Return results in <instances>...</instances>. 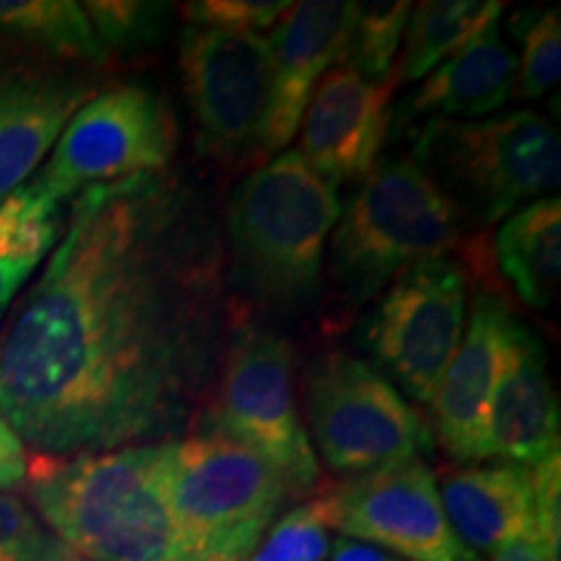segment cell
<instances>
[{
	"label": "cell",
	"instance_id": "1",
	"mask_svg": "<svg viewBox=\"0 0 561 561\" xmlns=\"http://www.w3.org/2000/svg\"><path fill=\"white\" fill-rule=\"evenodd\" d=\"M229 322L193 187L167 170L89 187L0 325V413L53 458L170 437L208 398Z\"/></svg>",
	"mask_w": 561,
	"mask_h": 561
},
{
	"label": "cell",
	"instance_id": "2",
	"mask_svg": "<svg viewBox=\"0 0 561 561\" xmlns=\"http://www.w3.org/2000/svg\"><path fill=\"white\" fill-rule=\"evenodd\" d=\"M34 507L83 561H178L164 496V442L26 466Z\"/></svg>",
	"mask_w": 561,
	"mask_h": 561
},
{
	"label": "cell",
	"instance_id": "3",
	"mask_svg": "<svg viewBox=\"0 0 561 561\" xmlns=\"http://www.w3.org/2000/svg\"><path fill=\"white\" fill-rule=\"evenodd\" d=\"M341 208L333 182L299 151H278L231 193V276L273 312L307 307L318 297L322 252Z\"/></svg>",
	"mask_w": 561,
	"mask_h": 561
},
{
	"label": "cell",
	"instance_id": "4",
	"mask_svg": "<svg viewBox=\"0 0 561 561\" xmlns=\"http://www.w3.org/2000/svg\"><path fill=\"white\" fill-rule=\"evenodd\" d=\"M164 496L178 561H244L294 494L261 453L201 421L164 442Z\"/></svg>",
	"mask_w": 561,
	"mask_h": 561
},
{
	"label": "cell",
	"instance_id": "5",
	"mask_svg": "<svg viewBox=\"0 0 561 561\" xmlns=\"http://www.w3.org/2000/svg\"><path fill=\"white\" fill-rule=\"evenodd\" d=\"M413 161L453 203L458 219L491 227L561 180V138L533 110L486 121H430Z\"/></svg>",
	"mask_w": 561,
	"mask_h": 561
},
{
	"label": "cell",
	"instance_id": "6",
	"mask_svg": "<svg viewBox=\"0 0 561 561\" xmlns=\"http://www.w3.org/2000/svg\"><path fill=\"white\" fill-rule=\"evenodd\" d=\"M458 240V214L430 174L411 157L380 161L341 208L335 286L346 305H362L409 265L442 257Z\"/></svg>",
	"mask_w": 561,
	"mask_h": 561
},
{
	"label": "cell",
	"instance_id": "7",
	"mask_svg": "<svg viewBox=\"0 0 561 561\" xmlns=\"http://www.w3.org/2000/svg\"><path fill=\"white\" fill-rule=\"evenodd\" d=\"M201 421L261 453L291 494L320 483L318 455L299 416L297 351L284 335L250 322L231 325L214 401Z\"/></svg>",
	"mask_w": 561,
	"mask_h": 561
},
{
	"label": "cell",
	"instance_id": "8",
	"mask_svg": "<svg viewBox=\"0 0 561 561\" xmlns=\"http://www.w3.org/2000/svg\"><path fill=\"white\" fill-rule=\"evenodd\" d=\"M305 403L314 447L339 473L382 471L421 458L432 445L430 424L396 385L341 351L320 356L307 371Z\"/></svg>",
	"mask_w": 561,
	"mask_h": 561
},
{
	"label": "cell",
	"instance_id": "9",
	"mask_svg": "<svg viewBox=\"0 0 561 561\" xmlns=\"http://www.w3.org/2000/svg\"><path fill=\"white\" fill-rule=\"evenodd\" d=\"M178 123L159 91L123 83L73 112L37 182L60 203L89 187L164 172Z\"/></svg>",
	"mask_w": 561,
	"mask_h": 561
},
{
	"label": "cell",
	"instance_id": "10",
	"mask_svg": "<svg viewBox=\"0 0 561 561\" xmlns=\"http://www.w3.org/2000/svg\"><path fill=\"white\" fill-rule=\"evenodd\" d=\"M466 307L462 265L445 255L413 263L388 284L364 328V343L411 398L432 403L466 333Z\"/></svg>",
	"mask_w": 561,
	"mask_h": 561
},
{
	"label": "cell",
	"instance_id": "11",
	"mask_svg": "<svg viewBox=\"0 0 561 561\" xmlns=\"http://www.w3.org/2000/svg\"><path fill=\"white\" fill-rule=\"evenodd\" d=\"M180 70L203 153L240 161L263 151L273 60L261 34L187 24Z\"/></svg>",
	"mask_w": 561,
	"mask_h": 561
},
{
	"label": "cell",
	"instance_id": "12",
	"mask_svg": "<svg viewBox=\"0 0 561 561\" xmlns=\"http://www.w3.org/2000/svg\"><path fill=\"white\" fill-rule=\"evenodd\" d=\"M331 530L405 561H481L460 543L439 502L437 479L421 458L322 489Z\"/></svg>",
	"mask_w": 561,
	"mask_h": 561
},
{
	"label": "cell",
	"instance_id": "13",
	"mask_svg": "<svg viewBox=\"0 0 561 561\" xmlns=\"http://www.w3.org/2000/svg\"><path fill=\"white\" fill-rule=\"evenodd\" d=\"M392 87L396 81H367L346 66L328 70L301 115V159L335 187L367 178L388 136Z\"/></svg>",
	"mask_w": 561,
	"mask_h": 561
},
{
	"label": "cell",
	"instance_id": "14",
	"mask_svg": "<svg viewBox=\"0 0 561 561\" xmlns=\"http://www.w3.org/2000/svg\"><path fill=\"white\" fill-rule=\"evenodd\" d=\"M515 314L494 291H479L471 322L432 398L434 434L455 460H486L489 409Z\"/></svg>",
	"mask_w": 561,
	"mask_h": 561
},
{
	"label": "cell",
	"instance_id": "15",
	"mask_svg": "<svg viewBox=\"0 0 561 561\" xmlns=\"http://www.w3.org/2000/svg\"><path fill=\"white\" fill-rule=\"evenodd\" d=\"M356 3L305 0L291 3L268 42L273 60L271 104L263 130V153H278L297 136L301 115L322 73L346 50Z\"/></svg>",
	"mask_w": 561,
	"mask_h": 561
},
{
	"label": "cell",
	"instance_id": "16",
	"mask_svg": "<svg viewBox=\"0 0 561 561\" xmlns=\"http://www.w3.org/2000/svg\"><path fill=\"white\" fill-rule=\"evenodd\" d=\"M559 453V401L536 333L512 318L489 409L486 458L538 466Z\"/></svg>",
	"mask_w": 561,
	"mask_h": 561
},
{
	"label": "cell",
	"instance_id": "17",
	"mask_svg": "<svg viewBox=\"0 0 561 561\" xmlns=\"http://www.w3.org/2000/svg\"><path fill=\"white\" fill-rule=\"evenodd\" d=\"M439 502L447 523L473 553H494L536 523L528 466H468L442 473Z\"/></svg>",
	"mask_w": 561,
	"mask_h": 561
},
{
	"label": "cell",
	"instance_id": "18",
	"mask_svg": "<svg viewBox=\"0 0 561 561\" xmlns=\"http://www.w3.org/2000/svg\"><path fill=\"white\" fill-rule=\"evenodd\" d=\"M517 58L504 45L496 26L476 37L471 45L455 53L450 60L434 68L426 81L413 91L401 107V121H450V117H479L502 110L515 89Z\"/></svg>",
	"mask_w": 561,
	"mask_h": 561
},
{
	"label": "cell",
	"instance_id": "19",
	"mask_svg": "<svg viewBox=\"0 0 561 561\" xmlns=\"http://www.w3.org/2000/svg\"><path fill=\"white\" fill-rule=\"evenodd\" d=\"M87 102L79 87L9 83L0 87V201L37 170L73 112Z\"/></svg>",
	"mask_w": 561,
	"mask_h": 561
},
{
	"label": "cell",
	"instance_id": "20",
	"mask_svg": "<svg viewBox=\"0 0 561 561\" xmlns=\"http://www.w3.org/2000/svg\"><path fill=\"white\" fill-rule=\"evenodd\" d=\"M494 250L517 297L536 310L551 307L561 284V201H533L510 214Z\"/></svg>",
	"mask_w": 561,
	"mask_h": 561
},
{
	"label": "cell",
	"instance_id": "21",
	"mask_svg": "<svg viewBox=\"0 0 561 561\" xmlns=\"http://www.w3.org/2000/svg\"><path fill=\"white\" fill-rule=\"evenodd\" d=\"M62 229L60 201L37 180L0 201V312L24 289Z\"/></svg>",
	"mask_w": 561,
	"mask_h": 561
},
{
	"label": "cell",
	"instance_id": "22",
	"mask_svg": "<svg viewBox=\"0 0 561 561\" xmlns=\"http://www.w3.org/2000/svg\"><path fill=\"white\" fill-rule=\"evenodd\" d=\"M504 11L500 0H430L411 11L405 53L396 81L426 79L434 68L496 26Z\"/></svg>",
	"mask_w": 561,
	"mask_h": 561
},
{
	"label": "cell",
	"instance_id": "23",
	"mask_svg": "<svg viewBox=\"0 0 561 561\" xmlns=\"http://www.w3.org/2000/svg\"><path fill=\"white\" fill-rule=\"evenodd\" d=\"M0 37L30 42L89 62L107 58L87 11L73 0H0Z\"/></svg>",
	"mask_w": 561,
	"mask_h": 561
},
{
	"label": "cell",
	"instance_id": "24",
	"mask_svg": "<svg viewBox=\"0 0 561 561\" xmlns=\"http://www.w3.org/2000/svg\"><path fill=\"white\" fill-rule=\"evenodd\" d=\"M409 19L411 3H403V0H396V3H385V0L356 3L354 30H351L348 45L339 66L351 68L367 81H390L392 60L401 47Z\"/></svg>",
	"mask_w": 561,
	"mask_h": 561
},
{
	"label": "cell",
	"instance_id": "25",
	"mask_svg": "<svg viewBox=\"0 0 561 561\" xmlns=\"http://www.w3.org/2000/svg\"><path fill=\"white\" fill-rule=\"evenodd\" d=\"M331 551L325 494L299 504L271 525L244 561H325Z\"/></svg>",
	"mask_w": 561,
	"mask_h": 561
},
{
	"label": "cell",
	"instance_id": "26",
	"mask_svg": "<svg viewBox=\"0 0 561 561\" xmlns=\"http://www.w3.org/2000/svg\"><path fill=\"white\" fill-rule=\"evenodd\" d=\"M561 79V21L559 11L533 19L523 34V55L517 60L515 91L520 100H538Z\"/></svg>",
	"mask_w": 561,
	"mask_h": 561
},
{
	"label": "cell",
	"instance_id": "27",
	"mask_svg": "<svg viewBox=\"0 0 561 561\" xmlns=\"http://www.w3.org/2000/svg\"><path fill=\"white\" fill-rule=\"evenodd\" d=\"M91 30L96 32L104 50L110 47H136L153 39L161 30L164 5L157 3H128V0H110V3H87Z\"/></svg>",
	"mask_w": 561,
	"mask_h": 561
},
{
	"label": "cell",
	"instance_id": "28",
	"mask_svg": "<svg viewBox=\"0 0 561 561\" xmlns=\"http://www.w3.org/2000/svg\"><path fill=\"white\" fill-rule=\"evenodd\" d=\"M291 9L286 0H195L182 9L187 24L229 32H265Z\"/></svg>",
	"mask_w": 561,
	"mask_h": 561
},
{
	"label": "cell",
	"instance_id": "29",
	"mask_svg": "<svg viewBox=\"0 0 561 561\" xmlns=\"http://www.w3.org/2000/svg\"><path fill=\"white\" fill-rule=\"evenodd\" d=\"M53 541L19 496L0 494V561H42Z\"/></svg>",
	"mask_w": 561,
	"mask_h": 561
},
{
	"label": "cell",
	"instance_id": "30",
	"mask_svg": "<svg viewBox=\"0 0 561 561\" xmlns=\"http://www.w3.org/2000/svg\"><path fill=\"white\" fill-rule=\"evenodd\" d=\"M26 466H30V458H26L24 442L9 424V419L0 413V489L21 486L26 481Z\"/></svg>",
	"mask_w": 561,
	"mask_h": 561
},
{
	"label": "cell",
	"instance_id": "31",
	"mask_svg": "<svg viewBox=\"0 0 561 561\" xmlns=\"http://www.w3.org/2000/svg\"><path fill=\"white\" fill-rule=\"evenodd\" d=\"M491 561H549L546 559V543L538 533L536 523L520 536L504 541L500 549L491 553Z\"/></svg>",
	"mask_w": 561,
	"mask_h": 561
},
{
	"label": "cell",
	"instance_id": "32",
	"mask_svg": "<svg viewBox=\"0 0 561 561\" xmlns=\"http://www.w3.org/2000/svg\"><path fill=\"white\" fill-rule=\"evenodd\" d=\"M325 561H401L390 557L388 551L377 549V546L351 541V538H339V541L331 543V551H328Z\"/></svg>",
	"mask_w": 561,
	"mask_h": 561
},
{
	"label": "cell",
	"instance_id": "33",
	"mask_svg": "<svg viewBox=\"0 0 561 561\" xmlns=\"http://www.w3.org/2000/svg\"><path fill=\"white\" fill-rule=\"evenodd\" d=\"M42 561H83V559L76 557L73 551L66 549V546H62V543L58 541V538H55L53 546H50V549H47L45 559H42Z\"/></svg>",
	"mask_w": 561,
	"mask_h": 561
}]
</instances>
